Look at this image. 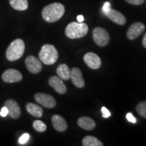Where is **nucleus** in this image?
<instances>
[{
    "mask_svg": "<svg viewBox=\"0 0 146 146\" xmlns=\"http://www.w3.org/2000/svg\"><path fill=\"white\" fill-rule=\"evenodd\" d=\"M65 12L64 6L60 3H53L46 5L42 10V17L45 21L52 23L59 21Z\"/></svg>",
    "mask_w": 146,
    "mask_h": 146,
    "instance_id": "1",
    "label": "nucleus"
},
{
    "mask_svg": "<svg viewBox=\"0 0 146 146\" xmlns=\"http://www.w3.org/2000/svg\"><path fill=\"white\" fill-rule=\"evenodd\" d=\"M88 26L85 23H69L65 29V34L70 39H80L86 35L88 33Z\"/></svg>",
    "mask_w": 146,
    "mask_h": 146,
    "instance_id": "2",
    "label": "nucleus"
},
{
    "mask_svg": "<svg viewBox=\"0 0 146 146\" xmlns=\"http://www.w3.org/2000/svg\"><path fill=\"white\" fill-rule=\"evenodd\" d=\"M25 45L21 39H16L10 43L6 51V58L9 61L14 62L23 56Z\"/></svg>",
    "mask_w": 146,
    "mask_h": 146,
    "instance_id": "3",
    "label": "nucleus"
},
{
    "mask_svg": "<svg viewBox=\"0 0 146 146\" xmlns=\"http://www.w3.org/2000/svg\"><path fill=\"white\" fill-rule=\"evenodd\" d=\"M39 60L46 65H52L58 59V52L54 45L45 44L43 45L39 53Z\"/></svg>",
    "mask_w": 146,
    "mask_h": 146,
    "instance_id": "4",
    "label": "nucleus"
},
{
    "mask_svg": "<svg viewBox=\"0 0 146 146\" xmlns=\"http://www.w3.org/2000/svg\"><path fill=\"white\" fill-rule=\"evenodd\" d=\"M93 39L98 46L104 47L108 44L110 35L106 29L96 27L93 31Z\"/></svg>",
    "mask_w": 146,
    "mask_h": 146,
    "instance_id": "5",
    "label": "nucleus"
},
{
    "mask_svg": "<svg viewBox=\"0 0 146 146\" xmlns=\"http://www.w3.org/2000/svg\"><path fill=\"white\" fill-rule=\"evenodd\" d=\"M35 100L40 105L47 108H53L56 106V102L51 95L44 93H37L35 95Z\"/></svg>",
    "mask_w": 146,
    "mask_h": 146,
    "instance_id": "6",
    "label": "nucleus"
},
{
    "mask_svg": "<svg viewBox=\"0 0 146 146\" xmlns=\"http://www.w3.org/2000/svg\"><path fill=\"white\" fill-rule=\"evenodd\" d=\"M1 78L5 83H18V82L22 81L23 75L20 71L16 70V69L10 68L3 72Z\"/></svg>",
    "mask_w": 146,
    "mask_h": 146,
    "instance_id": "7",
    "label": "nucleus"
},
{
    "mask_svg": "<svg viewBox=\"0 0 146 146\" xmlns=\"http://www.w3.org/2000/svg\"><path fill=\"white\" fill-rule=\"evenodd\" d=\"M25 64L28 70L33 74H37L42 70V63L40 60L33 56H29L25 60Z\"/></svg>",
    "mask_w": 146,
    "mask_h": 146,
    "instance_id": "8",
    "label": "nucleus"
},
{
    "mask_svg": "<svg viewBox=\"0 0 146 146\" xmlns=\"http://www.w3.org/2000/svg\"><path fill=\"white\" fill-rule=\"evenodd\" d=\"M144 30H145V25L142 23L137 22L133 23L128 29L127 33V38L130 40L135 39L143 33Z\"/></svg>",
    "mask_w": 146,
    "mask_h": 146,
    "instance_id": "9",
    "label": "nucleus"
},
{
    "mask_svg": "<svg viewBox=\"0 0 146 146\" xmlns=\"http://www.w3.org/2000/svg\"><path fill=\"white\" fill-rule=\"evenodd\" d=\"M83 59L85 64L91 69H98L102 65L100 58L94 52L87 53L84 56Z\"/></svg>",
    "mask_w": 146,
    "mask_h": 146,
    "instance_id": "10",
    "label": "nucleus"
},
{
    "mask_svg": "<svg viewBox=\"0 0 146 146\" xmlns=\"http://www.w3.org/2000/svg\"><path fill=\"white\" fill-rule=\"evenodd\" d=\"M5 106L8 108L9 116L12 118L18 119L21 116V108L16 101L13 100H8L5 102Z\"/></svg>",
    "mask_w": 146,
    "mask_h": 146,
    "instance_id": "11",
    "label": "nucleus"
},
{
    "mask_svg": "<svg viewBox=\"0 0 146 146\" xmlns=\"http://www.w3.org/2000/svg\"><path fill=\"white\" fill-rule=\"evenodd\" d=\"M104 13L113 23L117 24L118 25H124L126 23V18L125 16L117 10L110 8L108 10L106 11Z\"/></svg>",
    "mask_w": 146,
    "mask_h": 146,
    "instance_id": "12",
    "label": "nucleus"
},
{
    "mask_svg": "<svg viewBox=\"0 0 146 146\" xmlns=\"http://www.w3.org/2000/svg\"><path fill=\"white\" fill-rule=\"evenodd\" d=\"M49 85L54 89V90L60 94H64L67 89L62 80L56 76H53L49 79Z\"/></svg>",
    "mask_w": 146,
    "mask_h": 146,
    "instance_id": "13",
    "label": "nucleus"
},
{
    "mask_svg": "<svg viewBox=\"0 0 146 146\" xmlns=\"http://www.w3.org/2000/svg\"><path fill=\"white\" fill-rule=\"evenodd\" d=\"M70 78L73 84L78 88H83L85 86V81L83 78L81 71L78 68L74 67L72 70H70Z\"/></svg>",
    "mask_w": 146,
    "mask_h": 146,
    "instance_id": "14",
    "label": "nucleus"
},
{
    "mask_svg": "<svg viewBox=\"0 0 146 146\" xmlns=\"http://www.w3.org/2000/svg\"><path fill=\"white\" fill-rule=\"evenodd\" d=\"M52 125L59 132H64L67 129V123L64 118L60 115H54L52 118Z\"/></svg>",
    "mask_w": 146,
    "mask_h": 146,
    "instance_id": "15",
    "label": "nucleus"
},
{
    "mask_svg": "<svg viewBox=\"0 0 146 146\" xmlns=\"http://www.w3.org/2000/svg\"><path fill=\"white\" fill-rule=\"evenodd\" d=\"M77 124L82 129L87 131L93 130L96 127V123L94 120L87 116H82L78 118Z\"/></svg>",
    "mask_w": 146,
    "mask_h": 146,
    "instance_id": "16",
    "label": "nucleus"
},
{
    "mask_svg": "<svg viewBox=\"0 0 146 146\" xmlns=\"http://www.w3.org/2000/svg\"><path fill=\"white\" fill-rule=\"evenodd\" d=\"M26 109L29 114L35 117L40 118L43 116V111L41 106L33 103H29L26 106Z\"/></svg>",
    "mask_w": 146,
    "mask_h": 146,
    "instance_id": "17",
    "label": "nucleus"
},
{
    "mask_svg": "<svg viewBox=\"0 0 146 146\" xmlns=\"http://www.w3.org/2000/svg\"><path fill=\"white\" fill-rule=\"evenodd\" d=\"M56 71L58 77H60L62 80L68 81L70 78V70L68 66L65 64L58 66Z\"/></svg>",
    "mask_w": 146,
    "mask_h": 146,
    "instance_id": "18",
    "label": "nucleus"
},
{
    "mask_svg": "<svg viewBox=\"0 0 146 146\" xmlns=\"http://www.w3.org/2000/svg\"><path fill=\"white\" fill-rule=\"evenodd\" d=\"M10 3L14 10L18 11L26 10L29 6L27 0H10Z\"/></svg>",
    "mask_w": 146,
    "mask_h": 146,
    "instance_id": "19",
    "label": "nucleus"
},
{
    "mask_svg": "<svg viewBox=\"0 0 146 146\" xmlns=\"http://www.w3.org/2000/svg\"><path fill=\"white\" fill-rule=\"evenodd\" d=\"M83 145L84 146H102L103 143L94 136H86L83 138Z\"/></svg>",
    "mask_w": 146,
    "mask_h": 146,
    "instance_id": "20",
    "label": "nucleus"
},
{
    "mask_svg": "<svg viewBox=\"0 0 146 146\" xmlns=\"http://www.w3.org/2000/svg\"><path fill=\"white\" fill-rule=\"evenodd\" d=\"M33 126L34 129H35L36 131L40 133L44 132V131H46L47 129L46 125H45L43 121H41V120H35L33 123Z\"/></svg>",
    "mask_w": 146,
    "mask_h": 146,
    "instance_id": "21",
    "label": "nucleus"
},
{
    "mask_svg": "<svg viewBox=\"0 0 146 146\" xmlns=\"http://www.w3.org/2000/svg\"><path fill=\"white\" fill-rule=\"evenodd\" d=\"M137 112L142 117L146 118V102H141L136 107Z\"/></svg>",
    "mask_w": 146,
    "mask_h": 146,
    "instance_id": "22",
    "label": "nucleus"
},
{
    "mask_svg": "<svg viewBox=\"0 0 146 146\" xmlns=\"http://www.w3.org/2000/svg\"><path fill=\"white\" fill-rule=\"evenodd\" d=\"M29 137H30V135H29L28 133H25V134H23V135L19 138V140H18L19 143L21 144V145L26 143L27 142L29 141Z\"/></svg>",
    "mask_w": 146,
    "mask_h": 146,
    "instance_id": "23",
    "label": "nucleus"
},
{
    "mask_svg": "<svg viewBox=\"0 0 146 146\" xmlns=\"http://www.w3.org/2000/svg\"><path fill=\"white\" fill-rule=\"evenodd\" d=\"M101 111L102 112V116L104 118H108L111 116V113L110 112V111L108 110L106 107H102L101 109Z\"/></svg>",
    "mask_w": 146,
    "mask_h": 146,
    "instance_id": "24",
    "label": "nucleus"
},
{
    "mask_svg": "<svg viewBox=\"0 0 146 146\" xmlns=\"http://www.w3.org/2000/svg\"><path fill=\"white\" fill-rule=\"evenodd\" d=\"M127 3H130V4L132 5H141L143 4L145 0H125Z\"/></svg>",
    "mask_w": 146,
    "mask_h": 146,
    "instance_id": "25",
    "label": "nucleus"
},
{
    "mask_svg": "<svg viewBox=\"0 0 146 146\" xmlns=\"http://www.w3.org/2000/svg\"><path fill=\"white\" fill-rule=\"evenodd\" d=\"M126 118H127L128 121L131 122V123H135L137 122L136 118H135V116H133L131 113H128V114H127V116H126Z\"/></svg>",
    "mask_w": 146,
    "mask_h": 146,
    "instance_id": "26",
    "label": "nucleus"
},
{
    "mask_svg": "<svg viewBox=\"0 0 146 146\" xmlns=\"http://www.w3.org/2000/svg\"><path fill=\"white\" fill-rule=\"evenodd\" d=\"M7 115H8V108L5 106H4L1 108V111H0V116H2V117H5Z\"/></svg>",
    "mask_w": 146,
    "mask_h": 146,
    "instance_id": "27",
    "label": "nucleus"
},
{
    "mask_svg": "<svg viewBox=\"0 0 146 146\" xmlns=\"http://www.w3.org/2000/svg\"><path fill=\"white\" fill-rule=\"evenodd\" d=\"M110 8H111V4L110 3L107 1V2H106L104 4L103 8H102V10H103V12H105L106 11L108 10Z\"/></svg>",
    "mask_w": 146,
    "mask_h": 146,
    "instance_id": "28",
    "label": "nucleus"
},
{
    "mask_svg": "<svg viewBox=\"0 0 146 146\" xmlns=\"http://www.w3.org/2000/svg\"><path fill=\"white\" fill-rule=\"evenodd\" d=\"M76 19H77L78 23H83L84 21V17L83 15H78L77 18H76Z\"/></svg>",
    "mask_w": 146,
    "mask_h": 146,
    "instance_id": "29",
    "label": "nucleus"
},
{
    "mask_svg": "<svg viewBox=\"0 0 146 146\" xmlns=\"http://www.w3.org/2000/svg\"><path fill=\"white\" fill-rule=\"evenodd\" d=\"M143 45L145 48H146V33H145V35H144L143 38Z\"/></svg>",
    "mask_w": 146,
    "mask_h": 146,
    "instance_id": "30",
    "label": "nucleus"
}]
</instances>
